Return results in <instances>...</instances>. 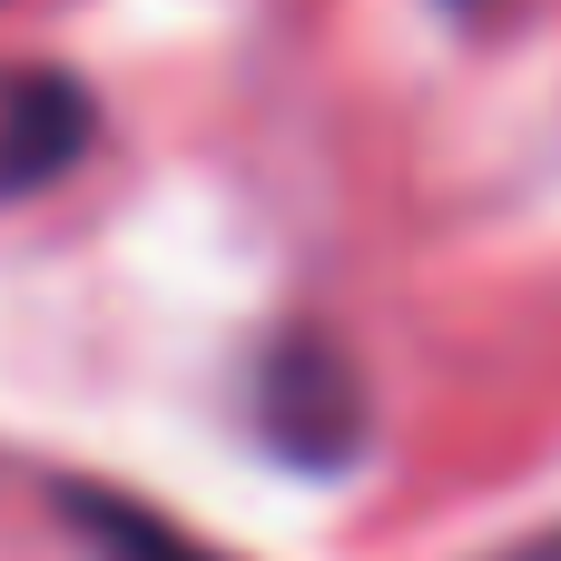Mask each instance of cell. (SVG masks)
Wrapping results in <instances>:
<instances>
[{
	"label": "cell",
	"instance_id": "cell-3",
	"mask_svg": "<svg viewBox=\"0 0 561 561\" xmlns=\"http://www.w3.org/2000/svg\"><path fill=\"white\" fill-rule=\"evenodd\" d=\"M493 561H561V523H542V533H523V542H503Z\"/></svg>",
	"mask_w": 561,
	"mask_h": 561
},
{
	"label": "cell",
	"instance_id": "cell-2",
	"mask_svg": "<svg viewBox=\"0 0 561 561\" xmlns=\"http://www.w3.org/2000/svg\"><path fill=\"white\" fill-rule=\"evenodd\" d=\"M79 533L108 561H227V552H207V542H187V533H168L138 503H108V493H79Z\"/></svg>",
	"mask_w": 561,
	"mask_h": 561
},
{
	"label": "cell",
	"instance_id": "cell-1",
	"mask_svg": "<svg viewBox=\"0 0 561 561\" xmlns=\"http://www.w3.org/2000/svg\"><path fill=\"white\" fill-rule=\"evenodd\" d=\"M79 138H89V99L59 89V79H20V108H10V128H0V178L30 187V178L69 168Z\"/></svg>",
	"mask_w": 561,
	"mask_h": 561
}]
</instances>
